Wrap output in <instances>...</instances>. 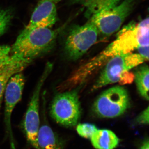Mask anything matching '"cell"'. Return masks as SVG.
Here are the masks:
<instances>
[{"label": "cell", "instance_id": "6da1fadb", "mask_svg": "<svg viewBox=\"0 0 149 149\" xmlns=\"http://www.w3.org/2000/svg\"><path fill=\"white\" fill-rule=\"evenodd\" d=\"M59 31L49 28H39L28 32L22 30L10 47V55L32 61L50 50Z\"/></svg>", "mask_w": 149, "mask_h": 149}, {"label": "cell", "instance_id": "7a4b0ae2", "mask_svg": "<svg viewBox=\"0 0 149 149\" xmlns=\"http://www.w3.org/2000/svg\"><path fill=\"white\" fill-rule=\"evenodd\" d=\"M145 59L138 53L130 52L120 54L110 58L105 64L97 80L93 85L92 91H96L106 86L117 83L122 84L130 83L127 77L134 79V75L129 74L130 70L140 65Z\"/></svg>", "mask_w": 149, "mask_h": 149}, {"label": "cell", "instance_id": "3957f363", "mask_svg": "<svg viewBox=\"0 0 149 149\" xmlns=\"http://www.w3.org/2000/svg\"><path fill=\"white\" fill-rule=\"evenodd\" d=\"M99 35L97 27L91 20L83 25L72 26L64 43L67 57L73 61L80 59L95 44Z\"/></svg>", "mask_w": 149, "mask_h": 149}, {"label": "cell", "instance_id": "277c9868", "mask_svg": "<svg viewBox=\"0 0 149 149\" xmlns=\"http://www.w3.org/2000/svg\"><path fill=\"white\" fill-rule=\"evenodd\" d=\"M50 113L56 122L66 127L77 124L81 114L78 93L70 90L56 95L51 103Z\"/></svg>", "mask_w": 149, "mask_h": 149}, {"label": "cell", "instance_id": "5b68a950", "mask_svg": "<svg viewBox=\"0 0 149 149\" xmlns=\"http://www.w3.org/2000/svg\"><path fill=\"white\" fill-rule=\"evenodd\" d=\"M135 3L136 0H124L120 4L93 15L89 20L95 25L99 35L109 37L119 30L133 10Z\"/></svg>", "mask_w": 149, "mask_h": 149}, {"label": "cell", "instance_id": "8992f818", "mask_svg": "<svg viewBox=\"0 0 149 149\" xmlns=\"http://www.w3.org/2000/svg\"><path fill=\"white\" fill-rule=\"evenodd\" d=\"M53 65L48 62L33 92L22 123L23 130L27 142L35 149H37V139L40 127V93L43 85L52 70Z\"/></svg>", "mask_w": 149, "mask_h": 149}, {"label": "cell", "instance_id": "52a82bcc", "mask_svg": "<svg viewBox=\"0 0 149 149\" xmlns=\"http://www.w3.org/2000/svg\"><path fill=\"white\" fill-rule=\"evenodd\" d=\"M129 106L128 91L122 86H116L99 95L94 102L93 109L100 117L113 118L122 115Z\"/></svg>", "mask_w": 149, "mask_h": 149}, {"label": "cell", "instance_id": "ba28073f", "mask_svg": "<svg viewBox=\"0 0 149 149\" xmlns=\"http://www.w3.org/2000/svg\"><path fill=\"white\" fill-rule=\"evenodd\" d=\"M25 83V77L22 72L14 74L8 82L4 95L5 103L4 121L11 149H16L11 126L12 114L15 107L21 100Z\"/></svg>", "mask_w": 149, "mask_h": 149}, {"label": "cell", "instance_id": "9c48e42d", "mask_svg": "<svg viewBox=\"0 0 149 149\" xmlns=\"http://www.w3.org/2000/svg\"><path fill=\"white\" fill-rule=\"evenodd\" d=\"M56 3L52 0H41L35 8L25 32L39 28H50L57 19Z\"/></svg>", "mask_w": 149, "mask_h": 149}, {"label": "cell", "instance_id": "30bf717a", "mask_svg": "<svg viewBox=\"0 0 149 149\" xmlns=\"http://www.w3.org/2000/svg\"><path fill=\"white\" fill-rule=\"evenodd\" d=\"M32 62L11 55L10 59L0 67V109L8 80L14 74L22 72Z\"/></svg>", "mask_w": 149, "mask_h": 149}, {"label": "cell", "instance_id": "8fae6325", "mask_svg": "<svg viewBox=\"0 0 149 149\" xmlns=\"http://www.w3.org/2000/svg\"><path fill=\"white\" fill-rule=\"evenodd\" d=\"M37 149H63L58 137L47 123L40 126Z\"/></svg>", "mask_w": 149, "mask_h": 149}, {"label": "cell", "instance_id": "7c38bea8", "mask_svg": "<svg viewBox=\"0 0 149 149\" xmlns=\"http://www.w3.org/2000/svg\"><path fill=\"white\" fill-rule=\"evenodd\" d=\"M96 149H114L118 146L119 140L113 132L107 129L97 130L91 138Z\"/></svg>", "mask_w": 149, "mask_h": 149}, {"label": "cell", "instance_id": "4fadbf2b", "mask_svg": "<svg viewBox=\"0 0 149 149\" xmlns=\"http://www.w3.org/2000/svg\"><path fill=\"white\" fill-rule=\"evenodd\" d=\"M149 67L145 65L136 70L134 75L138 92L147 101L149 100Z\"/></svg>", "mask_w": 149, "mask_h": 149}, {"label": "cell", "instance_id": "5bb4252c", "mask_svg": "<svg viewBox=\"0 0 149 149\" xmlns=\"http://www.w3.org/2000/svg\"><path fill=\"white\" fill-rule=\"evenodd\" d=\"M120 0H88L82 4L86 8L85 16L90 19L91 17L104 10L119 3Z\"/></svg>", "mask_w": 149, "mask_h": 149}, {"label": "cell", "instance_id": "9a60e30c", "mask_svg": "<svg viewBox=\"0 0 149 149\" xmlns=\"http://www.w3.org/2000/svg\"><path fill=\"white\" fill-rule=\"evenodd\" d=\"M13 17V12L10 8L0 9V37L6 33Z\"/></svg>", "mask_w": 149, "mask_h": 149}, {"label": "cell", "instance_id": "2e32d148", "mask_svg": "<svg viewBox=\"0 0 149 149\" xmlns=\"http://www.w3.org/2000/svg\"><path fill=\"white\" fill-rule=\"evenodd\" d=\"M97 129L95 125L90 123L79 124L76 128L77 133L80 136L88 139H91L93 133Z\"/></svg>", "mask_w": 149, "mask_h": 149}, {"label": "cell", "instance_id": "e0dca14e", "mask_svg": "<svg viewBox=\"0 0 149 149\" xmlns=\"http://www.w3.org/2000/svg\"><path fill=\"white\" fill-rule=\"evenodd\" d=\"M11 47L7 45H0V67L10 59Z\"/></svg>", "mask_w": 149, "mask_h": 149}, {"label": "cell", "instance_id": "ac0fdd59", "mask_svg": "<svg viewBox=\"0 0 149 149\" xmlns=\"http://www.w3.org/2000/svg\"><path fill=\"white\" fill-rule=\"evenodd\" d=\"M136 122L139 124H148L149 123V107L139 115L136 118Z\"/></svg>", "mask_w": 149, "mask_h": 149}, {"label": "cell", "instance_id": "d6986e66", "mask_svg": "<svg viewBox=\"0 0 149 149\" xmlns=\"http://www.w3.org/2000/svg\"><path fill=\"white\" fill-rule=\"evenodd\" d=\"M149 140L147 139L144 141L140 149H149Z\"/></svg>", "mask_w": 149, "mask_h": 149}, {"label": "cell", "instance_id": "ffe728a7", "mask_svg": "<svg viewBox=\"0 0 149 149\" xmlns=\"http://www.w3.org/2000/svg\"><path fill=\"white\" fill-rule=\"evenodd\" d=\"M88 0H71L72 3H82L85 2Z\"/></svg>", "mask_w": 149, "mask_h": 149}, {"label": "cell", "instance_id": "44dd1931", "mask_svg": "<svg viewBox=\"0 0 149 149\" xmlns=\"http://www.w3.org/2000/svg\"><path fill=\"white\" fill-rule=\"evenodd\" d=\"M53 1H54L55 3H56L60 1L61 0H52Z\"/></svg>", "mask_w": 149, "mask_h": 149}]
</instances>
